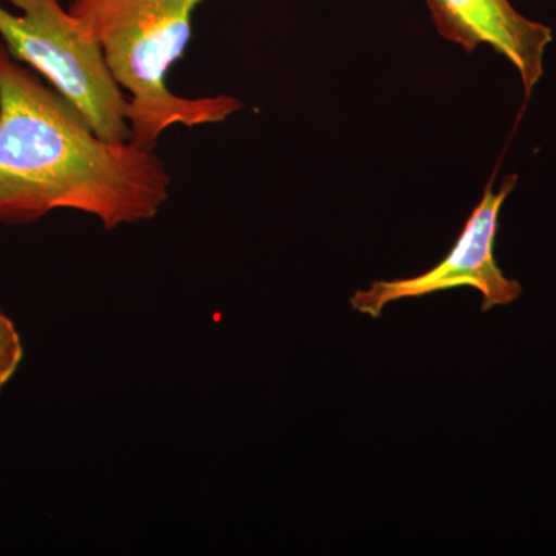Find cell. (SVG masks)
<instances>
[{
	"label": "cell",
	"instance_id": "6",
	"mask_svg": "<svg viewBox=\"0 0 556 556\" xmlns=\"http://www.w3.org/2000/svg\"><path fill=\"white\" fill-rule=\"evenodd\" d=\"M24 358V345L11 318L0 309V391L16 375Z\"/></svg>",
	"mask_w": 556,
	"mask_h": 556
},
{
	"label": "cell",
	"instance_id": "4",
	"mask_svg": "<svg viewBox=\"0 0 556 556\" xmlns=\"http://www.w3.org/2000/svg\"><path fill=\"white\" fill-rule=\"evenodd\" d=\"M517 181L518 175H508L495 192L492 188L493 179H490L484 197L468 217L455 247L433 269L416 277L375 281L367 291L354 292L350 299L351 306L358 313L378 318L388 303L424 298L459 287L475 288L481 292L482 313L495 306L510 305L521 298V285L504 276L495 258L501 207Z\"/></svg>",
	"mask_w": 556,
	"mask_h": 556
},
{
	"label": "cell",
	"instance_id": "5",
	"mask_svg": "<svg viewBox=\"0 0 556 556\" xmlns=\"http://www.w3.org/2000/svg\"><path fill=\"white\" fill-rule=\"evenodd\" d=\"M427 7L442 38L468 54L481 43L492 47L517 67L526 98L532 94L543 76L551 28L527 20L510 0H427Z\"/></svg>",
	"mask_w": 556,
	"mask_h": 556
},
{
	"label": "cell",
	"instance_id": "1",
	"mask_svg": "<svg viewBox=\"0 0 556 556\" xmlns=\"http://www.w3.org/2000/svg\"><path fill=\"white\" fill-rule=\"evenodd\" d=\"M170 182L153 150L98 137L0 39V223L75 208L105 229L135 225L159 214Z\"/></svg>",
	"mask_w": 556,
	"mask_h": 556
},
{
	"label": "cell",
	"instance_id": "3",
	"mask_svg": "<svg viewBox=\"0 0 556 556\" xmlns=\"http://www.w3.org/2000/svg\"><path fill=\"white\" fill-rule=\"evenodd\" d=\"M0 7V39L31 65L109 142L130 141L129 98L113 76L101 43L60 0H9Z\"/></svg>",
	"mask_w": 556,
	"mask_h": 556
},
{
	"label": "cell",
	"instance_id": "2",
	"mask_svg": "<svg viewBox=\"0 0 556 556\" xmlns=\"http://www.w3.org/2000/svg\"><path fill=\"white\" fill-rule=\"evenodd\" d=\"M204 0H72L78 17L104 50L105 60L129 93L130 142L155 150L175 124L222 123L243 108L229 94L182 98L166 86L167 72L185 53L192 14Z\"/></svg>",
	"mask_w": 556,
	"mask_h": 556
}]
</instances>
